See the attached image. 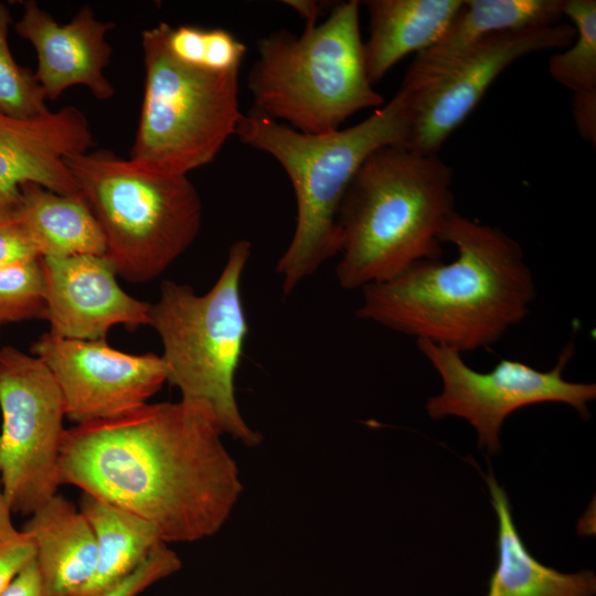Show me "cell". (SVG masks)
Returning a JSON list of instances; mask_svg holds the SVG:
<instances>
[{"label":"cell","instance_id":"cell-1","mask_svg":"<svg viewBox=\"0 0 596 596\" xmlns=\"http://www.w3.org/2000/svg\"><path fill=\"white\" fill-rule=\"evenodd\" d=\"M210 413L184 401L145 404L65 429L58 483L152 524L164 543L217 533L243 491Z\"/></svg>","mask_w":596,"mask_h":596},{"label":"cell","instance_id":"cell-2","mask_svg":"<svg viewBox=\"0 0 596 596\" xmlns=\"http://www.w3.org/2000/svg\"><path fill=\"white\" fill-rule=\"evenodd\" d=\"M441 243L449 263L413 264L361 289L356 317L459 353L488 348L528 316L535 283L521 246L496 226L454 212Z\"/></svg>","mask_w":596,"mask_h":596},{"label":"cell","instance_id":"cell-3","mask_svg":"<svg viewBox=\"0 0 596 596\" xmlns=\"http://www.w3.org/2000/svg\"><path fill=\"white\" fill-rule=\"evenodd\" d=\"M454 212L453 170L438 155L395 145L373 151L339 211L340 287L361 290L439 259L440 234Z\"/></svg>","mask_w":596,"mask_h":596},{"label":"cell","instance_id":"cell-4","mask_svg":"<svg viewBox=\"0 0 596 596\" xmlns=\"http://www.w3.org/2000/svg\"><path fill=\"white\" fill-rule=\"evenodd\" d=\"M409 116L402 88L364 120L326 134L300 132L255 108L243 114L235 135L283 167L296 196L295 231L276 265L284 295L339 255L338 216L351 181L373 151L404 146Z\"/></svg>","mask_w":596,"mask_h":596},{"label":"cell","instance_id":"cell-5","mask_svg":"<svg viewBox=\"0 0 596 596\" xmlns=\"http://www.w3.org/2000/svg\"><path fill=\"white\" fill-rule=\"evenodd\" d=\"M359 12V1L341 2L299 36L277 30L260 38L247 79L253 108L318 135L340 129L360 110L381 107L383 97L366 72Z\"/></svg>","mask_w":596,"mask_h":596},{"label":"cell","instance_id":"cell-6","mask_svg":"<svg viewBox=\"0 0 596 596\" xmlns=\"http://www.w3.org/2000/svg\"><path fill=\"white\" fill-rule=\"evenodd\" d=\"M252 244L234 242L214 285L198 295L188 285L164 280L150 304L149 326L159 334L167 382L181 401L206 409L221 433L254 447L262 435L252 429L237 406L234 380L245 347L248 323L241 281Z\"/></svg>","mask_w":596,"mask_h":596},{"label":"cell","instance_id":"cell-7","mask_svg":"<svg viewBox=\"0 0 596 596\" xmlns=\"http://www.w3.org/2000/svg\"><path fill=\"white\" fill-rule=\"evenodd\" d=\"M65 162L102 228L105 256L126 280L159 277L199 235L202 201L188 175L149 172L106 149Z\"/></svg>","mask_w":596,"mask_h":596},{"label":"cell","instance_id":"cell-8","mask_svg":"<svg viewBox=\"0 0 596 596\" xmlns=\"http://www.w3.org/2000/svg\"><path fill=\"white\" fill-rule=\"evenodd\" d=\"M168 26L141 33L145 85L129 159L149 172L188 175L236 134L240 70L211 72L178 61L167 47Z\"/></svg>","mask_w":596,"mask_h":596},{"label":"cell","instance_id":"cell-9","mask_svg":"<svg viewBox=\"0 0 596 596\" xmlns=\"http://www.w3.org/2000/svg\"><path fill=\"white\" fill-rule=\"evenodd\" d=\"M0 480L12 513L32 514L57 493L65 407L38 356L0 350Z\"/></svg>","mask_w":596,"mask_h":596},{"label":"cell","instance_id":"cell-10","mask_svg":"<svg viewBox=\"0 0 596 596\" xmlns=\"http://www.w3.org/2000/svg\"><path fill=\"white\" fill-rule=\"evenodd\" d=\"M417 349L441 379L439 394L426 403L433 419L458 416L469 422L478 435L479 448L492 455L500 450L499 434L513 412L540 403H564L589 417L588 402L596 397L594 383L564 379L563 371L575 348L568 343L549 371L538 370L522 361L501 359L490 371H476L466 364L458 351L417 340Z\"/></svg>","mask_w":596,"mask_h":596},{"label":"cell","instance_id":"cell-11","mask_svg":"<svg viewBox=\"0 0 596 596\" xmlns=\"http://www.w3.org/2000/svg\"><path fill=\"white\" fill-rule=\"evenodd\" d=\"M575 34L568 23L496 33L422 86L401 87L411 99L409 126L403 147L424 155H438L446 139L470 115L501 72L524 55L565 49Z\"/></svg>","mask_w":596,"mask_h":596},{"label":"cell","instance_id":"cell-12","mask_svg":"<svg viewBox=\"0 0 596 596\" xmlns=\"http://www.w3.org/2000/svg\"><path fill=\"white\" fill-rule=\"evenodd\" d=\"M32 352L52 373L62 393L65 417L75 425L128 414L167 382L161 355L129 354L104 339L76 340L44 333Z\"/></svg>","mask_w":596,"mask_h":596},{"label":"cell","instance_id":"cell-13","mask_svg":"<svg viewBox=\"0 0 596 596\" xmlns=\"http://www.w3.org/2000/svg\"><path fill=\"white\" fill-rule=\"evenodd\" d=\"M40 262L45 280L44 319L52 336L98 340L114 326H149L150 304L121 289L116 268L105 255L41 257Z\"/></svg>","mask_w":596,"mask_h":596},{"label":"cell","instance_id":"cell-14","mask_svg":"<svg viewBox=\"0 0 596 596\" xmlns=\"http://www.w3.org/2000/svg\"><path fill=\"white\" fill-rule=\"evenodd\" d=\"M114 28L88 6L61 24L34 0L23 2L22 15L14 24L15 32L34 47V75L50 100L78 85L100 100L114 96L115 88L105 75L113 53L107 34Z\"/></svg>","mask_w":596,"mask_h":596},{"label":"cell","instance_id":"cell-15","mask_svg":"<svg viewBox=\"0 0 596 596\" xmlns=\"http://www.w3.org/2000/svg\"><path fill=\"white\" fill-rule=\"evenodd\" d=\"M93 143L89 123L77 107L31 118L0 113V196L19 200L20 187L30 182L63 195L81 194L65 160Z\"/></svg>","mask_w":596,"mask_h":596},{"label":"cell","instance_id":"cell-16","mask_svg":"<svg viewBox=\"0 0 596 596\" xmlns=\"http://www.w3.org/2000/svg\"><path fill=\"white\" fill-rule=\"evenodd\" d=\"M30 515L21 531L35 546L43 596H79L94 575L97 558L86 517L57 493Z\"/></svg>","mask_w":596,"mask_h":596},{"label":"cell","instance_id":"cell-17","mask_svg":"<svg viewBox=\"0 0 596 596\" xmlns=\"http://www.w3.org/2000/svg\"><path fill=\"white\" fill-rule=\"evenodd\" d=\"M563 0H468L441 38L416 55L401 87L415 89L449 67L485 38L558 23Z\"/></svg>","mask_w":596,"mask_h":596},{"label":"cell","instance_id":"cell-18","mask_svg":"<svg viewBox=\"0 0 596 596\" xmlns=\"http://www.w3.org/2000/svg\"><path fill=\"white\" fill-rule=\"evenodd\" d=\"M366 72L380 81L403 57L434 45L460 11L461 0H369Z\"/></svg>","mask_w":596,"mask_h":596},{"label":"cell","instance_id":"cell-19","mask_svg":"<svg viewBox=\"0 0 596 596\" xmlns=\"http://www.w3.org/2000/svg\"><path fill=\"white\" fill-rule=\"evenodd\" d=\"M486 481L498 518V564L486 596H594V572L561 573L532 556L514 525L505 491L492 473Z\"/></svg>","mask_w":596,"mask_h":596},{"label":"cell","instance_id":"cell-20","mask_svg":"<svg viewBox=\"0 0 596 596\" xmlns=\"http://www.w3.org/2000/svg\"><path fill=\"white\" fill-rule=\"evenodd\" d=\"M17 222L40 257L105 255L102 228L86 201L63 195L36 183L20 187Z\"/></svg>","mask_w":596,"mask_h":596},{"label":"cell","instance_id":"cell-21","mask_svg":"<svg viewBox=\"0 0 596 596\" xmlns=\"http://www.w3.org/2000/svg\"><path fill=\"white\" fill-rule=\"evenodd\" d=\"M79 509L89 522L97 547L94 575L79 596H100L131 573L163 542L146 520L83 493Z\"/></svg>","mask_w":596,"mask_h":596},{"label":"cell","instance_id":"cell-22","mask_svg":"<svg viewBox=\"0 0 596 596\" xmlns=\"http://www.w3.org/2000/svg\"><path fill=\"white\" fill-rule=\"evenodd\" d=\"M563 15L575 29V40L552 55L551 76L574 94H596V1L563 0Z\"/></svg>","mask_w":596,"mask_h":596},{"label":"cell","instance_id":"cell-23","mask_svg":"<svg viewBox=\"0 0 596 596\" xmlns=\"http://www.w3.org/2000/svg\"><path fill=\"white\" fill-rule=\"evenodd\" d=\"M10 11L0 1V113L31 118L50 111L34 72L19 65L9 46Z\"/></svg>","mask_w":596,"mask_h":596},{"label":"cell","instance_id":"cell-24","mask_svg":"<svg viewBox=\"0 0 596 596\" xmlns=\"http://www.w3.org/2000/svg\"><path fill=\"white\" fill-rule=\"evenodd\" d=\"M45 280L40 258L0 269V324L45 317Z\"/></svg>","mask_w":596,"mask_h":596},{"label":"cell","instance_id":"cell-25","mask_svg":"<svg viewBox=\"0 0 596 596\" xmlns=\"http://www.w3.org/2000/svg\"><path fill=\"white\" fill-rule=\"evenodd\" d=\"M181 566L177 553L167 543L160 542L134 573L100 596H137L158 581L178 572Z\"/></svg>","mask_w":596,"mask_h":596},{"label":"cell","instance_id":"cell-26","mask_svg":"<svg viewBox=\"0 0 596 596\" xmlns=\"http://www.w3.org/2000/svg\"><path fill=\"white\" fill-rule=\"evenodd\" d=\"M36 258L35 246L18 222L0 227V269Z\"/></svg>","mask_w":596,"mask_h":596},{"label":"cell","instance_id":"cell-27","mask_svg":"<svg viewBox=\"0 0 596 596\" xmlns=\"http://www.w3.org/2000/svg\"><path fill=\"white\" fill-rule=\"evenodd\" d=\"M34 556L35 546L24 532L19 540L0 546V595Z\"/></svg>","mask_w":596,"mask_h":596},{"label":"cell","instance_id":"cell-28","mask_svg":"<svg viewBox=\"0 0 596 596\" xmlns=\"http://www.w3.org/2000/svg\"><path fill=\"white\" fill-rule=\"evenodd\" d=\"M574 121L581 137L595 143L596 139V94H574Z\"/></svg>","mask_w":596,"mask_h":596},{"label":"cell","instance_id":"cell-29","mask_svg":"<svg viewBox=\"0 0 596 596\" xmlns=\"http://www.w3.org/2000/svg\"><path fill=\"white\" fill-rule=\"evenodd\" d=\"M0 596H43L34 558L19 572Z\"/></svg>","mask_w":596,"mask_h":596},{"label":"cell","instance_id":"cell-30","mask_svg":"<svg viewBox=\"0 0 596 596\" xmlns=\"http://www.w3.org/2000/svg\"><path fill=\"white\" fill-rule=\"evenodd\" d=\"M11 513L12 511L4 497L0 480V546L14 542L23 536V532L14 528Z\"/></svg>","mask_w":596,"mask_h":596},{"label":"cell","instance_id":"cell-31","mask_svg":"<svg viewBox=\"0 0 596 596\" xmlns=\"http://www.w3.org/2000/svg\"><path fill=\"white\" fill-rule=\"evenodd\" d=\"M289 8L295 10L306 22V25L317 24L318 18L322 12L323 2L313 0H289L284 1Z\"/></svg>","mask_w":596,"mask_h":596},{"label":"cell","instance_id":"cell-32","mask_svg":"<svg viewBox=\"0 0 596 596\" xmlns=\"http://www.w3.org/2000/svg\"><path fill=\"white\" fill-rule=\"evenodd\" d=\"M18 202L0 196V227L17 222Z\"/></svg>","mask_w":596,"mask_h":596},{"label":"cell","instance_id":"cell-33","mask_svg":"<svg viewBox=\"0 0 596 596\" xmlns=\"http://www.w3.org/2000/svg\"><path fill=\"white\" fill-rule=\"evenodd\" d=\"M0 327H1V324H0Z\"/></svg>","mask_w":596,"mask_h":596}]
</instances>
